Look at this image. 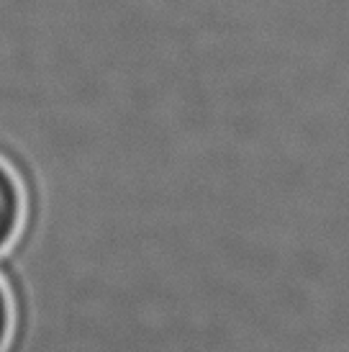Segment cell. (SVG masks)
Returning a JSON list of instances; mask_svg holds the SVG:
<instances>
[{
  "label": "cell",
  "mask_w": 349,
  "mask_h": 352,
  "mask_svg": "<svg viewBox=\"0 0 349 352\" xmlns=\"http://www.w3.org/2000/svg\"><path fill=\"white\" fill-rule=\"evenodd\" d=\"M23 219V193L19 177L8 165L0 162V252L16 239Z\"/></svg>",
  "instance_id": "cell-1"
},
{
  "label": "cell",
  "mask_w": 349,
  "mask_h": 352,
  "mask_svg": "<svg viewBox=\"0 0 349 352\" xmlns=\"http://www.w3.org/2000/svg\"><path fill=\"white\" fill-rule=\"evenodd\" d=\"M10 327H13V309H10V296L0 283V352L5 350L10 337Z\"/></svg>",
  "instance_id": "cell-2"
}]
</instances>
